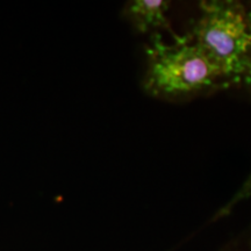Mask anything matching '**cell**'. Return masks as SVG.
Instances as JSON below:
<instances>
[{"mask_svg":"<svg viewBox=\"0 0 251 251\" xmlns=\"http://www.w3.org/2000/svg\"><path fill=\"white\" fill-rule=\"evenodd\" d=\"M146 52L148 71L144 87L153 96H181L226 81L219 68L190 36L166 45L155 34Z\"/></svg>","mask_w":251,"mask_h":251,"instance_id":"6da1fadb","label":"cell"},{"mask_svg":"<svg viewBox=\"0 0 251 251\" xmlns=\"http://www.w3.org/2000/svg\"><path fill=\"white\" fill-rule=\"evenodd\" d=\"M191 40L214 63L226 81H238L251 48V15L235 1H202Z\"/></svg>","mask_w":251,"mask_h":251,"instance_id":"7a4b0ae2","label":"cell"},{"mask_svg":"<svg viewBox=\"0 0 251 251\" xmlns=\"http://www.w3.org/2000/svg\"><path fill=\"white\" fill-rule=\"evenodd\" d=\"M170 7V2L165 0H135L130 2L127 8L129 15L140 31H147L153 28H164L170 30L174 40L180 36L176 35L172 31L170 24L166 19V11Z\"/></svg>","mask_w":251,"mask_h":251,"instance_id":"3957f363","label":"cell"},{"mask_svg":"<svg viewBox=\"0 0 251 251\" xmlns=\"http://www.w3.org/2000/svg\"><path fill=\"white\" fill-rule=\"evenodd\" d=\"M238 81H243L247 85L251 86V48L249 50V52H248L246 61L243 63V68L242 71H241Z\"/></svg>","mask_w":251,"mask_h":251,"instance_id":"277c9868","label":"cell"},{"mask_svg":"<svg viewBox=\"0 0 251 251\" xmlns=\"http://www.w3.org/2000/svg\"><path fill=\"white\" fill-rule=\"evenodd\" d=\"M251 192V179L249 180V183H248L247 185H246V188H244V190L242 191V193H241V196L237 198V199H240L241 197H244V196H247L248 193H250Z\"/></svg>","mask_w":251,"mask_h":251,"instance_id":"5b68a950","label":"cell"}]
</instances>
